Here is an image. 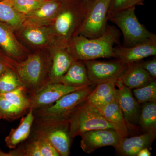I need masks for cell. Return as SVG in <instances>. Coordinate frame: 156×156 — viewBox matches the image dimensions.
<instances>
[{
  "instance_id": "cell-19",
  "label": "cell",
  "mask_w": 156,
  "mask_h": 156,
  "mask_svg": "<svg viewBox=\"0 0 156 156\" xmlns=\"http://www.w3.org/2000/svg\"><path fill=\"white\" fill-rule=\"evenodd\" d=\"M35 117L33 111L30 109L26 115L23 117L19 126L11 129L5 138L6 145L10 149H14L26 140L31 134Z\"/></svg>"
},
{
  "instance_id": "cell-2",
  "label": "cell",
  "mask_w": 156,
  "mask_h": 156,
  "mask_svg": "<svg viewBox=\"0 0 156 156\" xmlns=\"http://www.w3.org/2000/svg\"><path fill=\"white\" fill-rule=\"evenodd\" d=\"M120 37V32L115 27L107 25L100 36L88 38L80 35L72 41L66 49L74 58L81 61L115 58L114 49L116 45H119Z\"/></svg>"
},
{
  "instance_id": "cell-34",
  "label": "cell",
  "mask_w": 156,
  "mask_h": 156,
  "mask_svg": "<svg viewBox=\"0 0 156 156\" xmlns=\"http://www.w3.org/2000/svg\"><path fill=\"white\" fill-rule=\"evenodd\" d=\"M16 62L11 58H3L0 56V75L8 69H14Z\"/></svg>"
},
{
  "instance_id": "cell-22",
  "label": "cell",
  "mask_w": 156,
  "mask_h": 156,
  "mask_svg": "<svg viewBox=\"0 0 156 156\" xmlns=\"http://www.w3.org/2000/svg\"><path fill=\"white\" fill-rule=\"evenodd\" d=\"M60 83L71 87L92 86L83 62L76 59L62 77Z\"/></svg>"
},
{
  "instance_id": "cell-11",
  "label": "cell",
  "mask_w": 156,
  "mask_h": 156,
  "mask_svg": "<svg viewBox=\"0 0 156 156\" xmlns=\"http://www.w3.org/2000/svg\"><path fill=\"white\" fill-rule=\"evenodd\" d=\"M80 147L85 152L90 154L103 147H113L116 148L122 137L112 129H99L85 132L81 134Z\"/></svg>"
},
{
  "instance_id": "cell-33",
  "label": "cell",
  "mask_w": 156,
  "mask_h": 156,
  "mask_svg": "<svg viewBox=\"0 0 156 156\" xmlns=\"http://www.w3.org/2000/svg\"><path fill=\"white\" fill-rule=\"evenodd\" d=\"M141 66L154 79L156 78V57L151 60L145 61H140Z\"/></svg>"
},
{
  "instance_id": "cell-20",
  "label": "cell",
  "mask_w": 156,
  "mask_h": 156,
  "mask_svg": "<svg viewBox=\"0 0 156 156\" xmlns=\"http://www.w3.org/2000/svg\"><path fill=\"white\" fill-rule=\"evenodd\" d=\"M154 139L147 133L132 137H123L116 148L117 152L122 156H136L140 151L151 147Z\"/></svg>"
},
{
  "instance_id": "cell-13",
  "label": "cell",
  "mask_w": 156,
  "mask_h": 156,
  "mask_svg": "<svg viewBox=\"0 0 156 156\" xmlns=\"http://www.w3.org/2000/svg\"><path fill=\"white\" fill-rule=\"evenodd\" d=\"M117 101L128 126H134L139 122L140 108V105L134 97L131 89L118 80L116 83Z\"/></svg>"
},
{
  "instance_id": "cell-4",
  "label": "cell",
  "mask_w": 156,
  "mask_h": 156,
  "mask_svg": "<svg viewBox=\"0 0 156 156\" xmlns=\"http://www.w3.org/2000/svg\"><path fill=\"white\" fill-rule=\"evenodd\" d=\"M33 132L48 140L60 156H68L73 140L70 135L69 120L35 117Z\"/></svg>"
},
{
  "instance_id": "cell-7",
  "label": "cell",
  "mask_w": 156,
  "mask_h": 156,
  "mask_svg": "<svg viewBox=\"0 0 156 156\" xmlns=\"http://www.w3.org/2000/svg\"><path fill=\"white\" fill-rule=\"evenodd\" d=\"M70 135L73 140L88 131L112 129L100 111L87 102L80 106L69 120Z\"/></svg>"
},
{
  "instance_id": "cell-25",
  "label": "cell",
  "mask_w": 156,
  "mask_h": 156,
  "mask_svg": "<svg viewBox=\"0 0 156 156\" xmlns=\"http://www.w3.org/2000/svg\"><path fill=\"white\" fill-rule=\"evenodd\" d=\"M23 31L22 36L31 44L36 46H43L47 44L50 40V33L41 26L27 23Z\"/></svg>"
},
{
  "instance_id": "cell-3",
  "label": "cell",
  "mask_w": 156,
  "mask_h": 156,
  "mask_svg": "<svg viewBox=\"0 0 156 156\" xmlns=\"http://www.w3.org/2000/svg\"><path fill=\"white\" fill-rule=\"evenodd\" d=\"M50 66L51 57L39 53L31 54L23 61L16 62L13 70L27 97L36 94L49 83Z\"/></svg>"
},
{
  "instance_id": "cell-38",
  "label": "cell",
  "mask_w": 156,
  "mask_h": 156,
  "mask_svg": "<svg viewBox=\"0 0 156 156\" xmlns=\"http://www.w3.org/2000/svg\"><path fill=\"white\" fill-rule=\"evenodd\" d=\"M44 1H48V0H44Z\"/></svg>"
},
{
  "instance_id": "cell-14",
  "label": "cell",
  "mask_w": 156,
  "mask_h": 156,
  "mask_svg": "<svg viewBox=\"0 0 156 156\" xmlns=\"http://www.w3.org/2000/svg\"><path fill=\"white\" fill-rule=\"evenodd\" d=\"M75 59L66 48L55 46L51 56L49 83H60Z\"/></svg>"
},
{
  "instance_id": "cell-15",
  "label": "cell",
  "mask_w": 156,
  "mask_h": 156,
  "mask_svg": "<svg viewBox=\"0 0 156 156\" xmlns=\"http://www.w3.org/2000/svg\"><path fill=\"white\" fill-rule=\"evenodd\" d=\"M63 0H48L25 17L27 24L41 26L53 22L61 9ZM24 22V23H25Z\"/></svg>"
},
{
  "instance_id": "cell-28",
  "label": "cell",
  "mask_w": 156,
  "mask_h": 156,
  "mask_svg": "<svg viewBox=\"0 0 156 156\" xmlns=\"http://www.w3.org/2000/svg\"><path fill=\"white\" fill-rule=\"evenodd\" d=\"M26 113L0 95V120L14 121L24 115Z\"/></svg>"
},
{
  "instance_id": "cell-1",
  "label": "cell",
  "mask_w": 156,
  "mask_h": 156,
  "mask_svg": "<svg viewBox=\"0 0 156 156\" xmlns=\"http://www.w3.org/2000/svg\"><path fill=\"white\" fill-rule=\"evenodd\" d=\"M94 0H63L51 29L55 46L66 48L80 34Z\"/></svg>"
},
{
  "instance_id": "cell-39",
  "label": "cell",
  "mask_w": 156,
  "mask_h": 156,
  "mask_svg": "<svg viewBox=\"0 0 156 156\" xmlns=\"http://www.w3.org/2000/svg\"><path fill=\"white\" fill-rule=\"evenodd\" d=\"M0 1H2V0H0Z\"/></svg>"
},
{
  "instance_id": "cell-29",
  "label": "cell",
  "mask_w": 156,
  "mask_h": 156,
  "mask_svg": "<svg viewBox=\"0 0 156 156\" xmlns=\"http://www.w3.org/2000/svg\"><path fill=\"white\" fill-rule=\"evenodd\" d=\"M133 93L139 105L146 102H156V80L144 87L133 89Z\"/></svg>"
},
{
  "instance_id": "cell-10",
  "label": "cell",
  "mask_w": 156,
  "mask_h": 156,
  "mask_svg": "<svg viewBox=\"0 0 156 156\" xmlns=\"http://www.w3.org/2000/svg\"><path fill=\"white\" fill-rule=\"evenodd\" d=\"M86 87H71L61 83H48L38 92L28 97L30 109L35 111L50 106L68 93Z\"/></svg>"
},
{
  "instance_id": "cell-30",
  "label": "cell",
  "mask_w": 156,
  "mask_h": 156,
  "mask_svg": "<svg viewBox=\"0 0 156 156\" xmlns=\"http://www.w3.org/2000/svg\"><path fill=\"white\" fill-rule=\"evenodd\" d=\"M23 16H27L37 10L46 1L44 0H5Z\"/></svg>"
},
{
  "instance_id": "cell-17",
  "label": "cell",
  "mask_w": 156,
  "mask_h": 156,
  "mask_svg": "<svg viewBox=\"0 0 156 156\" xmlns=\"http://www.w3.org/2000/svg\"><path fill=\"white\" fill-rule=\"evenodd\" d=\"M0 47L12 60H24V53L21 45L15 38L12 28L0 21Z\"/></svg>"
},
{
  "instance_id": "cell-18",
  "label": "cell",
  "mask_w": 156,
  "mask_h": 156,
  "mask_svg": "<svg viewBox=\"0 0 156 156\" xmlns=\"http://www.w3.org/2000/svg\"><path fill=\"white\" fill-rule=\"evenodd\" d=\"M116 83L109 82L96 85L88 95L87 102L98 110L110 103L116 97Z\"/></svg>"
},
{
  "instance_id": "cell-36",
  "label": "cell",
  "mask_w": 156,
  "mask_h": 156,
  "mask_svg": "<svg viewBox=\"0 0 156 156\" xmlns=\"http://www.w3.org/2000/svg\"><path fill=\"white\" fill-rule=\"evenodd\" d=\"M0 156H11L10 152H4L0 150Z\"/></svg>"
},
{
  "instance_id": "cell-12",
  "label": "cell",
  "mask_w": 156,
  "mask_h": 156,
  "mask_svg": "<svg viewBox=\"0 0 156 156\" xmlns=\"http://www.w3.org/2000/svg\"><path fill=\"white\" fill-rule=\"evenodd\" d=\"M115 58L129 65L156 55V39H151L131 47L115 46Z\"/></svg>"
},
{
  "instance_id": "cell-6",
  "label": "cell",
  "mask_w": 156,
  "mask_h": 156,
  "mask_svg": "<svg viewBox=\"0 0 156 156\" xmlns=\"http://www.w3.org/2000/svg\"><path fill=\"white\" fill-rule=\"evenodd\" d=\"M135 6L124 9L109 20L116 24L122 33L125 47H131L151 39L155 34L148 30L139 22L135 12Z\"/></svg>"
},
{
  "instance_id": "cell-37",
  "label": "cell",
  "mask_w": 156,
  "mask_h": 156,
  "mask_svg": "<svg viewBox=\"0 0 156 156\" xmlns=\"http://www.w3.org/2000/svg\"><path fill=\"white\" fill-rule=\"evenodd\" d=\"M144 0H136V5H143Z\"/></svg>"
},
{
  "instance_id": "cell-9",
  "label": "cell",
  "mask_w": 156,
  "mask_h": 156,
  "mask_svg": "<svg viewBox=\"0 0 156 156\" xmlns=\"http://www.w3.org/2000/svg\"><path fill=\"white\" fill-rule=\"evenodd\" d=\"M112 0H94L84 23L80 35L95 38L104 33L108 13Z\"/></svg>"
},
{
  "instance_id": "cell-32",
  "label": "cell",
  "mask_w": 156,
  "mask_h": 156,
  "mask_svg": "<svg viewBox=\"0 0 156 156\" xmlns=\"http://www.w3.org/2000/svg\"><path fill=\"white\" fill-rule=\"evenodd\" d=\"M38 135L40 137L41 156H60L55 148L48 140L39 134Z\"/></svg>"
},
{
  "instance_id": "cell-16",
  "label": "cell",
  "mask_w": 156,
  "mask_h": 156,
  "mask_svg": "<svg viewBox=\"0 0 156 156\" xmlns=\"http://www.w3.org/2000/svg\"><path fill=\"white\" fill-rule=\"evenodd\" d=\"M155 80L141 66L139 62L128 65L118 80L131 90L144 87Z\"/></svg>"
},
{
  "instance_id": "cell-5",
  "label": "cell",
  "mask_w": 156,
  "mask_h": 156,
  "mask_svg": "<svg viewBox=\"0 0 156 156\" xmlns=\"http://www.w3.org/2000/svg\"><path fill=\"white\" fill-rule=\"evenodd\" d=\"M92 86H88L64 95L52 105L33 111L35 117L69 120L78 108L87 101L92 92Z\"/></svg>"
},
{
  "instance_id": "cell-27",
  "label": "cell",
  "mask_w": 156,
  "mask_h": 156,
  "mask_svg": "<svg viewBox=\"0 0 156 156\" xmlns=\"http://www.w3.org/2000/svg\"><path fill=\"white\" fill-rule=\"evenodd\" d=\"M21 87L19 78L13 69H8L0 75V94L11 92Z\"/></svg>"
},
{
  "instance_id": "cell-24",
  "label": "cell",
  "mask_w": 156,
  "mask_h": 156,
  "mask_svg": "<svg viewBox=\"0 0 156 156\" xmlns=\"http://www.w3.org/2000/svg\"><path fill=\"white\" fill-rule=\"evenodd\" d=\"M25 17L5 0L0 1V21L12 29L21 27L24 23Z\"/></svg>"
},
{
  "instance_id": "cell-23",
  "label": "cell",
  "mask_w": 156,
  "mask_h": 156,
  "mask_svg": "<svg viewBox=\"0 0 156 156\" xmlns=\"http://www.w3.org/2000/svg\"><path fill=\"white\" fill-rule=\"evenodd\" d=\"M142 105L138 123L145 133L150 134L155 139L156 102H146Z\"/></svg>"
},
{
  "instance_id": "cell-21",
  "label": "cell",
  "mask_w": 156,
  "mask_h": 156,
  "mask_svg": "<svg viewBox=\"0 0 156 156\" xmlns=\"http://www.w3.org/2000/svg\"><path fill=\"white\" fill-rule=\"evenodd\" d=\"M98 110L120 137L123 138L128 136V128L116 97L110 103Z\"/></svg>"
},
{
  "instance_id": "cell-35",
  "label": "cell",
  "mask_w": 156,
  "mask_h": 156,
  "mask_svg": "<svg viewBox=\"0 0 156 156\" xmlns=\"http://www.w3.org/2000/svg\"><path fill=\"white\" fill-rule=\"evenodd\" d=\"M151 154L149 151L148 149L144 148L140 151L136 156H150Z\"/></svg>"
},
{
  "instance_id": "cell-31",
  "label": "cell",
  "mask_w": 156,
  "mask_h": 156,
  "mask_svg": "<svg viewBox=\"0 0 156 156\" xmlns=\"http://www.w3.org/2000/svg\"><path fill=\"white\" fill-rule=\"evenodd\" d=\"M136 0H112L108 13V20L118 12L132 6H136Z\"/></svg>"
},
{
  "instance_id": "cell-8",
  "label": "cell",
  "mask_w": 156,
  "mask_h": 156,
  "mask_svg": "<svg viewBox=\"0 0 156 156\" xmlns=\"http://www.w3.org/2000/svg\"><path fill=\"white\" fill-rule=\"evenodd\" d=\"M92 86L116 82L126 70L128 65L116 59L108 61L96 59L84 61Z\"/></svg>"
},
{
  "instance_id": "cell-26",
  "label": "cell",
  "mask_w": 156,
  "mask_h": 156,
  "mask_svg": "<svg viewBox=\"0 0 156 156\" xmlns=\"http://www.w3.org/2000/svg\"><path fill=\"white\" fill-rule=\"evenodd\" d=\"M0 95L14 106L26 112L30 109V101L22 87Z\"/></svg>"
}]
</instances>
